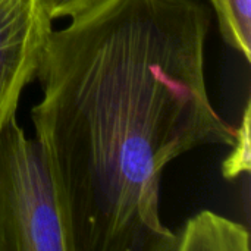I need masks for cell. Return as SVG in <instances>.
<instances>
[{
  "mask_svg": "<svg viewBox=\"0 0 251 251\" xmlns=\"http://www.w3.org/2000/svg\"><path fill=\"white\" fill-rule=\"evenodd\" d=\"M210 24L201 0H106L50 29L31 119L71 251H175L166 166L234 141L207 90Z\"/></svg>",
  "mask_w": 251,
  "mask_h": 251,
  "instance_id": "6da1fadb",
  "label": "cell"
},
{
  "mask_svg": "<svg viewBox=\"0 0 251 251\" xmlns=\"http://www.w3.org/2000/svg\"><path fill=\"white\" fill-rule=\"evenodd\" d=\"M0 251H71L49 166L16 116L0 135Z\"/></svg>",
  "mask_w": 251,
  "mask_h": 251,
  "instance_id": "7a4b0ae2",
  "label": "cell"
},
{
  "mask_svg": "<svg viewBox=\"0 0 251 251\" xmlns=\"http://www.w3.org/2000/svg\"><path fill=\"white\" fill-rule=\"evenodd\" d=\"M51 19L41 3L0 31V135L16 116L25 87L35 78Z\"/></svg>",
  "mask_w": 251,
  "mask_h": 251,
  "instance_id": "3957f363",
  "label": "cell"
},
{
  "mask_svg": "<svg viewBox=\"0 0 251 251\" xmlns=\"http://www.w3.org/2000/svg\"><path fill=\"white\" fill-rule=\"evenodd\" d=\"M175 251H250V232L232 219L203 210L176 234Z\"/></svg>",
  "mask_w": 251,
  "mask_h": 251,
  "instance_id": "277c9868",
  "label": "cell"
},
{
  "mask_svg": "<svg viewBox=\"0 0 251 251\" xmlns=\"http://www.w3.org/2000/svg\"><path fill=\"white\" fill-rule=\"evenodd\" d=\"M224 40L251 60V0H210Z\"/></svg>",
  "mask_w": 251,
  "mask_h": 251,
  "instance_id": "5b68a950",
  "label": "cell"
},
{
  "mask_svg": "<svg viewBox=\"0 0 251 251\" xmlns=\"http://www.w3.org/2000/svg\"><path fill=\"white\" fill-rule=\"evenodd\" d=\"M251 104L247 101L240 126L234 129V141L231 153L222 163V175L228 181H234L251 171Z\"/></svg>",
  "mask_w": 251,
  "mask_h": 251,
  "instance_id": "8992f818",
  "label": "cell"
},
{
  "mask_svg": "<svg viewBox=\"0 0 251 251\" xmlns=\"http://www.w3.org/2000/svg\"><path fill=\"white\" fill-rule=\"evenodd\" d=\"M106 0H40L47 16L54 21L60 18H75L91 10Z\"/></svg>",
  "mask_w": 251,
  "mask_h": 251,
  "instance_id": "52a82bcc",
  "label": "cell"
}]
</instances>
